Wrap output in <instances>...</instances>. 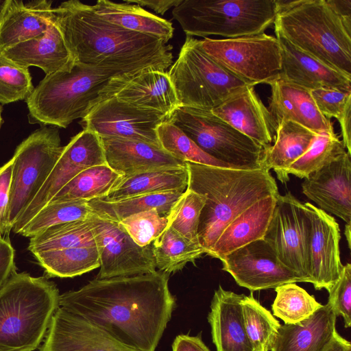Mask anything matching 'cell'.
Listing matches in <instances>:
<instances>
[{
  "instance_id": "f1b7e54d",
  "label": "cell",
  "mask_w": 351,
  "mask_h": 351,
  "mask_svg": "<svg viewBox=\"0 0 351 351\" xmlns=\"http://www.w3.org/2000/svg\"><path fill=\"white\" fill-rule=\"evenodd\" d=\"M278 195L257 201L234 219L223 230L208 256L220 259L251 242L263 239Z\"/></svg>"
},
{
  "instance_id": "c3c4849f",
  "label": "cell",
  "mask_w": 351,
  "mask_h": 351,
  "mask_svg": "<svg viewBox=\"0 0 351 351\" xmlns=\"http://www.w3.org/2000/svg\"><path fill=\"white\" fill-rule=\"evenodd\" d=\"M13 160L0 167V235L5 236L6 213L9 203Z\"/></svg>"
},
{
  "instance_id": "3957f363",
  "label": "cell",
  "mask_w": 351,
  "mask_h": 351,
  "mask_svg": "<svg viewBox=\"0 0 351 351\" xmlns=\"http://www.w3.org/2000/svg\"><path fill=\"white\" fill-rule=\"evenodd\" d=\"M187 189L206 196L197 230L198 240L209 254L226 227L257 201L278 195L276 180L264 169H241L185 162Z\"/></svg>"
},
{
  "instance_id": "db71d44e",
  "label": "cell",
  "mask_w": 351,
  "mask_h": 351,
  "mask_svg": "<svg viewBox=\"0 0 351 351\" xmlns=\"http://www.w3.org/2000/svg\"><path fill=\"white\" fill-rule=\"evenodd\" d=\"M351 105H349L343 112V115L338 120L340 123L342 134V142L347 149V152L351 155Z\"/></svg>"
},
{
  "instance_id": "5bb4252c",
  "label": "cell",
  "mask_w": 351,
  "mask_h": 351,
  "mask_svg": "<svg viewBox=\"0 0 351 351\" xmlns=\"http://www.w3.org/2000/svg\"><path fill=\"white\" fill-rule=\"evenodd\" d=\"M106 164L100 137L83 129L63 150L43 186L15 223L12 231L19 234L24 226L65 186L83 170Z\"/></svg>"
},
{
  "instance_id": "680465c9",
  "label": "cell",
  "mask_w": 351,
  "mask_h": 351,
  "mask_svg": "<svg viewBox=\"0 0 351 351\" xmlns=\"http://www.w3.org/2000/svg\"><path fill=\"white\" fill-rule=\"evenodd\" d=\"M1 121H2V119H1V107H0V127H1Z\"/></svg>"
},
{
  "instance_id": "816d5d0a",
  "label": "cell",
  "mask_w": 351,
  "mask_h": 351,
  "mask_svg": "<svg viewBox=\"0 0 351 351\" xmlns=\"http://www.w3.org/2000/svg\"><path fill=\"white\" fill-rule=\"evenodd\" d=\"M183 0H125L126 3L145 6L158 14H164L170 8L179 5Z\"/></svg>"
},
{
  "instance_id": "4dcf8cb0",
  "label": "cell",
  "mask_w": 351,
  "mask_h": 351,
  "mask_svg": "<svg viewBox=\"0 0 351 351\" xmlns=\"http://www.w3.org/2000/svg\"><path fill=\"white\" fill-rule=\"evenodd\" d=\"M188 180L186 165L139 171L121 176L107 196L101 199L113 201L160 192H184Z\"/></svg>"
},
{
  "instance_id": "9c48e42d",
  "label": "cell",
  "mask_w": 351,
  "mask_h": 351,
  "mask_svg": "<svg viewBox=\"0 0 351 351\" xmlns=\"http://www.w3.org/2000/svg\"><path fill=\"white\" fill-rule=\"evenodd\" d=\"M202 150L233 169H261L264 147L210 110L180 106L167 120Z\"/></svg>"
},
{
  "instance_id": "d6a6232c",
  "label": "cell",
  "mask_w": 351,
  "mask_h": 351,
  "mask_svg": "<svg viewBox=\"0 0 351 351\" xmlns=\"http://www.w3.org/2000/svg\"><path fill=\"white\" fill-rule=\"evenodd\" d=\"M183 192L171 191L134 196L119 200L95 199L88 202L93 213L106 219L120 222L123 219L144 211L156 210L167 216Z\"/></svg>"
},
{
  "instance_id": "2e32d148",
  "label": "cell",
  "mask_w": 351,
  "mask_h": 351,
  "mask_svg": "<svg viewBox=\"0 0 351 351\" xmlns=\"http://www.w3.org/2000/svg\"><path fill=\"white\" fill-rule=\"evenodd\" d=\"M111 97L137 108L159 112L167 120L181 106L168 73L154 69L112 77L99 92L91 108Z\"/></svg>"
},
{
  "instance_id": "f6af8a7d",
  "label": "cell",
  "mask_w": 351,
  "mask_h": 351,
  "mask_svg": "<svg viewBox=\"0 0 351 351\" xmlns=\"http://www.w3.org/2000/svg\"><path fill=\"white\" fill-rule=\"evenodd\" d=\"M119 223L136 244L145 247L165 231L168 219L156 210H151L130 215Z\"/></svg>"
},
{
  "instance_id": "277c9868",
  "label": "cell",
  "mask_w": 351,
  "mask_h": 351,
  "mask_svg": "<svg viewBox=\"0 0 351 351\" xmlns=\"http://www.w3.org/2000/svg\"><path fill=\"white\" fill-rule=\"evenodd\" d=\"M56 284L15 270L0 287V351H34L60 306Z\"/></svg>"
},
{
  "instance_id": "9f6ffc18",
  "label": "cell",
  "mask_w": 351,
  "mask_h": 351,
  "mask_svg": "<svg viewBox=\"0 0 351 351\" xmlns=\"http://www.w3.org/2000/svg\"><path fill=\"white\" fill-rule=\"evenodd\" d=\"M10 0H0V22L1 21Z\"/></svg>"
},
{
  "instance_id": "d6986e66",
  "label": "cell",
  "mask_w": 351,
  "mask_h": 351,
  "mask_svg": "<svg viewBox=\"0 0 351 351\" xmlns=\"http://www.w3.org/2000/svg\"><path fill=\"white\" fill-rule=\"evenodd\" d=\"M311 213L309 240L311 283L316 290L328 291L340 278L343 265L339 251L340 228L330 214L306 202Z\"/></svg>"
},
{
  "instance_id": "7a4b0ae2",
  "label": "cell",
  "mask_w": 351,
  "mask_h": 351,
  "mask_svg": "<svg viewBox=\"0 0 351 351\" xmlns=\"http://www.w3.org/2000/svg\"><path fill=\"white\" fill-rule=\"evenodd\" d=\"M74 62L88 66H136L165 71L171 66L172 47L160 39L125 29L96 14L77 0L53 8Z\"/></svg>"
},
{
  "instance_id": "603a6c76",
  "label": "cell",
  "mask_w": 351,
  "mask_h": 351,
  "mask_svg": "<svg viewBox=\"0 0 351 351\" xmlns=\"http://www.w3.org/2000/svg\"><path fill=\"white\" fill-rule=\"evenodd\" d=\"M337 317L326 303L301 322L280 325L269 351H325L337 333Z\"/></svg>"
},
{
  "instance_id": "8992f818",
  "label": "cell",
  "mask_w": 351,
  "mask_h": 351,
  "mask_svg": "<svg viewBox=\"0 0 351 351\" xmlns=\"http://www.w3.org/2000/svg\"><path fill=\"white\" fill-rule=\"evenodd\" d=\"M274 25L276 37L351 76V30L326 0H297Z\"/></svg>"
},
{
  "instance_id": "30bf717a",
  "label": "cell",
  "mask_w": 351,
  "mask_h": 351,
  "mask_svg": "<svg viewBox=\"0 0 351 351\" xmlns=\"http://www.w3.org/2000/svg\"><path fill=\"white\" fill-rule=\"evenodd\" d=\"M63 148L58 129L47 126L34 132L16 147L12 158L6 237L43 186Z\"/></svg>"
},
{
  "instance_id": "74e56055",
  "label": "cell",
  "mask_w": 351,
  "mask_h": 351,
  "mask_svg": "<svg viewBox=\"0 0 351 351\" xmlns=\"http://www.w3.org/2000/svg\"><path fill=\"white\" fill-rule=\"evenodd\" d=\"M241 306L245 330L254 350L269 351L281 324L252 293L244 295Z\"/></svg>"
},
{
  "instance_id": "11a10c76",
  "label": "cell",
  "mask_w": 351,
  "mask_h": 351,
  "mask_svg": "<svg viewBox=\"0 0 351 351\" xmlns=\"http://www.w3.org/2000/svg\"><path fill=\"white\" fill-rule=\"evenodd\" d=\"M350 341L342 337L338 332L335 335L330 345L325 351H350Z\"/></svg>"
},
{
  "instance_id": "f546056e",
  "label": "cell",
  "mask_w": 351,
  "mask_h": 351,
  "mask_svg": "<svg viewBox=\"0 0 351 351\" xmlns=\"http://www.w3.org/2000/svg\"><path fill=\"white\" fill-rule=\"evenodd\" d=\"M317 134L292 122L283 121L277 125L274 144L264 149L261 168L273 169L279 180H289L287 170L309 149Z\"/></svg>"
},
{
  "instance_id": "f35d334b",
  "label": "cell",
  "mask_w": 351,
  "mask_h": 351,
  "mask_svg": "<svg viewBox=\"0 0 351 351\" xmlns=\"http://www.w3.org/2000/svg\"><path fill=\"white\" fill-rule=\"evenodd\" d=\"M93 213L86 201L49 202L24 226L19 234L32 238L51 227L88 219Z\"/></svg>"
},
{
  "instance_id": "ee69618b",
  "label": "cell",
  "mask_w": 351,
  "mask_h": 351,
  "mask_svg": "<svg viewBox=\"0 0 351 351\" xmlns=\"http://www.w3.org/2000/svg\"><path fill=\"white\" fill-rule=\"evenodd\" d=\"M33 89L29 69L21 67L0 55V104L26 99Z\"/></svg>"
},
{
  "instance_id": "e575fe53",
  "label": "cell",
  "mask_w": 351,
  "mask_h": 351,
  "mask_svg": "<svg viewBox=\"0 0 351 351\" xmlns=\"http://www.w3.org/2000/svg\"><path fill=\"white\" fill-rule=\"evenodd\" d=\"M121 176L107 164L89 167L71 180L50 202L105 198Z\"/></svg>"
},
{
  "instance_id": "cb8c5ba5",
  "label": "cell",
  "mask_w": 351,
  "mask_h": 351,
  "mask_svg": "<svg viewBox=\"0 0 351 351\" xmlns=\"http://www.w3.org/2000/svg\"><path fill=\"white\" fill-rule=\"evenodd\" d=\"M244 294L215 290L208 321L217 351H254L246 335L241 302Z\"/></svg>"
},
{
  "instance_id": "ac0fdd59",
  "label": "cell",
  "mask_w": 351,
  "mask_h": 351,
  "mask_svg": "<svg viewBox=\"0 0 351 351\" xmlns=\"http://www.w3.org/2000/svg\"><path fill=\"white\" fill-rule=\"evenodd\" d=\"M40 351H137L60 306L54 313Z\"/></svg>"
},
{
  "instance_id": "d4e9b609",
  "label": "cell",
  "mask_w": 351,
  "mask_h": 351,
  "mask_svg": "<svg viewBox=\"0 0 351 351\" xmlns=\"http://www.w3.org/2000/svg\"><path fill=\"white\" fill-rule=\"evenodd\" d=\"M276 38L282 50L280 77L310 90L318 88L351 90V76L301 51L284 38Z\"/></svg>"
},
{
  "instance_id": "8d00e7d4",
  "label": "cell",
  "mask_w": 351,
  "mask_h": 351,
  "mask_svg": "<svg viewBox=\"0 0 351 351\" xmlns=\"http://www.w3.org/2000/svg\"><path fill=\"white\" fill-rule=\"evenodd\" d=\"M90 217L47 229L30 238L28 250L33 254L47 250L96 245Z\"/></svg>"
},
{
  "instance_id": "8fae6325",
  "label": "cell",
  "mask_w": 351,
  "mask_h": 351,
  "mask_svg": "<svg viewBox=\"0 0 351 351\" xmlns=\"http://www.w3.org/2000/svg\"><path fill=\"white\" fill-rule=\"evenodd\" d=\"M201 45L216 62L251 86L269 84L280 74V42L265 33L234 38L206 37Z\"/></svg>"
},
{
  "instance_id": "bcb514c9",
  "label": "cell",
  "mask_w": 351,
  "mask_h": 351,
  "mask_svg": "<svg viewBox=\"0 0 351 351\" xmlns=\"http://www.w3.org/2000/svg\"><path fill=\"white\" fill-rule=\"evenodd\" d=\"M328 304L332 308L336 315L343 319L344 327L351 326V265H343L340 278L328 291Z\"/></svg>"
},
{
  "instance_id": "ba28073f",
  "label": "cell",
  "mask_w": 351,
  "mask_h": 351,
  "mask_svg": "<svg viewBox=\"0 0 351 351\" xmlns=\"http://www.w3.org/2000/svg\"><path fill=\"white\" fill-rule=\"evenodd\" d=\"M167 73L181 106L195 108L211 110L251 86L212 58L200 40L188 35Z\"/></svg>"
},
{
  "instance_id": "d590c367",
  "label": "cell",
  "mask_w": 351,
  "mask_h": 351,
  "mask_svg": "<svg viewBox=\"0 0 351 351\" xmlns=\"http://www.w3.org/2000/svg\"><path fill=\"white\" fill-rule=\"evenodd\" d=\"M152 251L156 267L167 274L182 269L205 254L200 244L189 241L170 227L154 241Z\"/></svg>"
},
{
  "instance_id": "1f68e13d",
  "label": "cell",
  "mask_w": 351,
  "mask_h": 351,
  "mask_svg": "<svg viewBox=\"0 0 351 351\" xmlns=\"http://www.w3.org/2000/svg\"><path fill=\"white\" fill-rule=\"evenodd\" d=\"M92 6L103 19L125 29L156 37L165 44L173 36L174 29L171 22L138 5L98 0Z\"/></svg>"
},
{
  "instance_id": "60d3db41",
  "label": "cell",
  "mask_w": 351,
  "mask_h": 351,
  "mask_svg": "<svg viewBox=\"0 0 351 351\" xmlns=\"http://www.w3.org/2000/svg\"><path fill=\"white\" fill-rule=\"evenodd\" d=\"M157 135L161 147L183 162L231 168L205 153L183 132L169 121H165L158 125Z\"/></svg>"
},
{
  "instance_id": "6f0895ef",
  "label": "cell",
  "mask_w": 351,
  "mask_h": 351,
  "mask_svg": "<svg viewBox=\"0 0 351 351\" xmlns=\"http://www.w3.org/2000/svg\"><path fill=\"white\" fill-rule=\"evenodd\" d=\"M344 234L348 241V247L350 249V224L346 223Z\"/></svg>"
},
{
  "instance_id": "4fadbf2b",
  "label": "cell",
  "mask_w": 351,
  "mask_h": 351,
  "mask_svg": "<svg viewBox=\"0 0 351 351\" xmlns=\"http://www.w3.org/2000/svg\"><path fill=\"white\" fill-rule=\"evenodd\" d=\"M90 218L100 263L96 279L156 271L150 245L142 247L136 244L119 222L95 213Z\"/></svg>"
},
{
  "instance_id": "52a82bcc",
  "label": "cell",
  "mask_w": 351,
  "mask_h": 351,
  "mask_svg": "<svg viewBox=\"0 0 351 351\" xmlns=\"http://www.w3.org/2000/svg\"><path fill=\"white\" fill-rule=\"evenodd\" d=\"M278 12L277 0H183L172 15L188 36L234 38L265 33Z\"/></svg>"
},
{
  "instance_id": "484cf974",
  "label": "cell",
  "mask_w": 351,
  "mask_h": 351,
  "mask_svg": "<svg viewBox=\"0 0 351 351\" xmlns=\"http://www.w3.org/2000/svg\"><path fill=\"white\" fill-rule=\"evenodd\" d=\"M0 55L23 68L39 67L46 75L69 69L74 64L63 36L52 17L43 35L19 43Z\"/></svg>"
},
{
  "instance_id": "6da1fadb",
  "label": "cell",
  "mask_w": 351,
  "mask_h": 351,
  "mask_svg": "<svg viewBox=\"0 0 351 351\" xmlns=\"http://www.w3.org/2000/svg\"><path fill=\"white\" fill-rule=\"evenodd\" d=\"M169 274L94 279L60 295V306L137 351H155L171 319L176 298Z\"/></svg>"
},
{
  "instance_id": "7bdbcfd3",
  "label": "cell",
  "mask_w": 351,
  "mask_h": 351,
  "mask_svg": "<svg viewBox=\"0 0 351 351\" xmlns=\"http://www.w3.org/2000/svg\"><path fill=\"white\" fill-rule=\"evenodd\" d=\"M205 202V195L186 188L167 215V227L173 228L189 241L199 244L197 230Z\"/></svg>"
},
{
  "instance_id": "e0dca14e",
  "label": "cell",
  "mask_w": 351,
  "mask_h": 351,
  "mask_svg": "<svg viewBox=\"0 0 351 351\" xmlns=\"http://www.w3.org/2000/svg\"><path fill=\"white\" fill-rule=\"evenodd\" d=\"M219 260L222 269L229 273L239 286L251 291L303 282L296 273L280 262L264 239L251 242Z\"/></svg>"
},
{
  "instance_id": "f5cc1de1",
  "label": "cell",
  "mask_w": 351,
  "mask_h": 351,
  "mask_svg": "<svg viewBox=\"0 0 351 351\" xmlns=\"http://www.w3.org/2000/svg\"><path fill=\"white\" fill-rule=\"evenodd\" d=\"M326 2L340 16L346 26L351 30V1L326 0Z\"/></svg>"
},
{
  "instance_id": "7dc6e473",
  "label": "cell",
  "mask_w": 351,
  "mask_h": 351,
  "mask_svg": "<svg viewBox=\"0 0 351 351\" xmlns=\"http://www.w3.org/2000/svg\"><path fill=\"white\" fill-rule=\"evenodd\" d=\"M311 95L322 115L339 120L351 105V90L335 88H318L311 90Z\"/></svg>"
},
{
  "instance_id": "9a60e30c",
  "label": "cell",
  "mask_w": 351,
  "mask_h": 351,
  "mask_svg": "<svg viewBox=\"0 0 351 351\" xmlns=\"http://www.w3.org/2000/svg\"><path fill=\"white\" fill-rule=\"evenodd\" d=\"M165 121L167 118L159 112L137 108L111 97L94 105L81 123L83 129L90 130L99 137L134 140L161 147L157 128Z\"/></svg>"
},
{
  "instance_id": "ab89813d",
  "label": "cell",
  "mask_w": 351,
  "mask_h": 351,
  "mask_svg": "<svg viewBox=\"0 0 351 351\" xmlns=\"http://www.w3.org/2000/svg\"><path fill=\"white\" fill-rule=\"evenodd\" d=\"M276 296L272 303L274 316L285 324H295L314 313L322 304L313 295L295 283H287L275 288Z\"/></svg>"
},
{
  "instance_id": "5b68a950",
  "label": "cell",
  "mask_w": 351,
  "mask_h": 351,
  "mask_svg": "<svg viewBox=\"0 0 351 351\" xmlns=\"http://www.w3.org/2000/svg\"><path fill=\"white\" fill-rule=\"evenodd\" d=\"M143 69L74 62L69 69L46 75L25 99L29 122L65 128L87 114L110 78Z\"/></svg>"
},
{
  "instance_id": "b9f144b4",
  "label": "cell",
  "mask_w": 351,
  "mask_h": 351,
  "mask_svg": "<svg viewBox=\"0 0 351 351\" xmlns=\"http://www.w3.org/2000/svg\"><path fill=\"white\" fill-rule=\"evenodd\" d=\"M345 152L343 142L335 132L317 134L309 149L288 169L287 174L305 178Z\"/></svg>"
},
{
  "instance_id": "ffe728a7",
  "label": "cell",
  "mask_w": 351,
  "mask_h": 351,
  "mask_svg": "<svg viewBox=\"0 0 351 351\" xmlns=\"http://www.w3.org/2000/svg\"><path fill=\"white\" fill-rule=\"evenodd\" d=\"M351 155L347 151L312 173L302 183V190L319 208L351 222Z\"/></svg>"
},
{
  "instance_id": "7c38bea8",
  "label": "cell",
  "mask_w": 351,
  "mask_h": 351,
  "mask_svg": "<svg viewBox=\"0 0 351 351\" xmlns=\"http://www.w3.org/2000/svg\"><path fill=\"white\" fill-rule=\"evenodd\" d=\"M311 213L291 192L278 195L263 239L278 259L296 273L303 282H310L309 240Z\"/></svg>"
},
{
  "instance_id": "681fc988",
  "label": "cell",
  "mask_w": 351,
  "mask_h": 351,
  "mask_svg": "<svg viewBox=\"0 0 351 351\" xmlns=\"http://www.w3.org/2000/svg\"><path fill=\"white\" fill-rule=\"evenodd\" d=\"M14 249L9 237L0 235V287L16 270L14 263Z\"/></svg>"
},
{
  "instance_id": "4316f807",
  "label": "cell",
  "mask_w": 351,
  "mask_h": 351,
  "mask_svg": "<svg viewBox=\"0 0 351 351\" xmlns=\"http://www.w3.org/2000/svg\"><path fill=\"white\" fill-rule=\"evenodd\" d=\"M106 164L121 176L186 165L161 147L143 141L100 137Z\"/></svg>"
},
{
  "instance_id": "836d02e7",
  "label": "cell",
  "mask_w": 351,
  "mask_h": 351,
  "mask_svg": "<svg viewBox=\"0 0 351 351\" xmlns=\"http://www.w3.org/2000/svg\"><path fill=\"white\" fill-rule=\"evenodd\" d=\"M33 256L49 277L72 278L100 265L96 245L43 251Z\"/></svg>"
},
{
  "instance_id": "44dd1931",
  "label": "cell",
  "mask_w": 351,
  "mask_h": 351,
  "mask_svg": "<svg viewBox=\"0 0 351 351\" xmlns=\"http://www.w3.org/2000/svg\"><path fill=\"white\" fill-rule=\"evenodd\" d=\"M211 112L264 148L275 139L277 125L253 86L233 95Z\"/></svg>"
},
{
  "instance_id": "83f0119b",
  "label": "cell",
  "mask_w": 351,
  "mask_h": 351,
  "mask_svg": "<svg viewBox=\"0 0 351 351\" xmlns=\"http://www.w3.org/2000/svg\"><path fill=\"white\" fill-rule=\"evenodd\" d=\"M51 1L24 3L10 0L0 22V53L22 42L39 37L47 30L53 14Z\"/></svg>"
},
{
  "instance_id": "f907efd6",
  "label": "cell",
  "mask_w": 351,
  "mask_h": 351,
  "mask_svg": "<svg viewBox=\"0 0 351 351\" xmlns=\"http://www.w3.org/2000/svg\"><path fill=\"white\" fill-rule=\"evenodd\" d=\"M172 351H210L202 339L200 334L196 336L179 335L173 341Z\"/></svg>"
},
{
  "instance_id": "7402d4cb",
  "label": "cell",
  "mask_w": 351,
  "mask_h": 351,
  "mask_svg": "<svg viewBox=\"0 0 351 351\" xmlns=\"http://www.w3.org/2000/svg\"><path fill=\"white\" fill-rule=\"evenodd\" d=\"M269 85L271 94L268 109L277 125L292 121L316 134L334 132L332 123L319 111L310 90L280 77Z\"/></svg>"
}]
</instances>
